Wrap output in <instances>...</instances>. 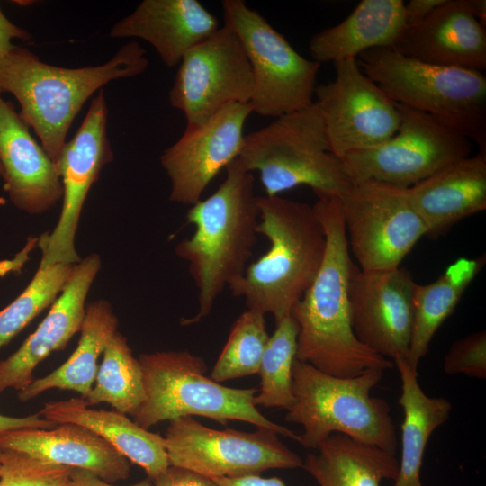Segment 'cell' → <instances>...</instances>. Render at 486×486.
Returning <instances> with one entry per match:
<instances>
[{"label":"cell","instance_id":"6da1fadb","mask_svg":"<svg viewBox=\"0 0 486 486\" xmlns=\"http://www.w3.org/2000/svg\"><path fill=\"white\" fill-rule=\"evenodd\" d=\"M313 210L326 235V251L313 283L294 304L298 325L296 359L338 377L394 366L363 345L350 318L348 284L354 263L342 216L341 199L319 195Z\"/></svg>","mask_w":486,"mask_h":486},{"label":"cell","instance_id":"7a4b0ae2","mask_svg":"<svg viewBox=\"0 0 486 486\" xmlns=\"http://www.w3.org/2000/svg\"><path fill=\"white\" fill-rule=\"evenodd\" d=\"M225 169L218 189L188 209L186 220L195 230L175 249L188 263L197 290L198 311L184 325L210 314L224 288L244 273L256 242L259 210L254 176L237 159Z\"/></svg>","mask_w":486,"mask_h":486},{"label":"cell","instance_id":"3957f363","mask_svg":"<svg viewBox=\"0 0 486 486\" xmlns=\"http://www.w3.org/2000/svg\"><path fill=\"white\" fill-rule=\"evenodd\" d=\"M148 65L146 50L136 40L124 44L104 64L78 68L50 65L27 48L15 46L0 61V93L16 98L21 118L57 164L85 103L110 81L140 75Z\"/></svg>","mask_w":486,"mask_h":486},{"label":"cell","instance_id":"277c9868","mask_svg":"<svg viewBox=\"0 0 486 486\" xmlns=\"http://www.w3.org/2000/svg\"><path fill=\"white\" fill-rule=\"evenodd\" d=\"M258 235L268 250L229 288L248 309L272 314L275 324L291 315L313 283L326 251V235L312 206L278 196H257Z\"/></svg>","mask_w":486,"mask_h":486},{"label":"cell","instance_id":"5b68a950","mask_svg":"<svg viewBox=\"0 0 486 486\" xmlns=\"http://www.w3.org/2000/svg\"><path fill=\"white\" fill-rule=\"evenodd\" d=\"M382 375V370L368 369L338 377L295 359L293 402L284 418L302 427L299 443L315 450L338 433L395 454L397 437L390 405L371 395Z\"/></svg>","mask_w":486,"mask_h":486},{"label":"cell","instance_id":"8992f818","mask_svg":"<svg viewBox=\"0 0 486 486\" xmlns=\"http://www.w3.org/2000/svg\"><path fill=\"white\" fill-rule=\"evenodd\" d=\"M236 159L247 172H259L268 197L306 185L316 196L342 198L355 184L331 152L315 101L245 135Z\"/></svg>","mask_w":486,"mask_h":486},{"label":"cell","instance_id":"52a82bcc","mask_svg":"<svg viewBox=\"0 0 486 486\" xmlns=\"http://www.w3.org/2000/svg\"><path fill=\"white\" fill-rule=\"evenodd\" d=\"M145 399L134 422L148 429L165 420L201 416L222 425L240 420L300 442V436L263 415L255 404L256 388H231L204 375V360L187 350L143 353L138 357Z\"/></svg>","mask_w":486,"mask_h":486},{"label":"cell","instance_id":"ba28073f","mask_svg":"<svg viewBox=\"0 0 486 486\" xmlns=\"http://www.w3.org/2000/svg\"><path fill=\"white\" fill-rule=\"evenodd\" d=\"M362 71L393 102L425 112L486 154V77L481 71L436 66L376 48L356 58Z\"/></svg>","mask_w":486,"mask_h":486},{"label":"cell","instance_id":"9c48e42d","mask_svg":"<svg viewBox=\"0 0 486 486\" xmlns=\"http://www.w3.org/2000/svg\"><path fill=\"white\" fill-rule=\"evenodd\" d=\"M224 24L240 40L249 62L253 112L277 118L313 102L320 64L298 53L257 11L243 0H223Z\"/></svg>","mask_w":486,"mask_h":486},{"label":"cell","instance_id":"30bf717a","mask_svg":"<svg viewBox=\"0 0 486 486\" xmlns=\"http://www.w3.org/2000/svg\"><path fill=\"white\" fill-rule=\"evenodd\" d=\"M396 104L400 123L387 141L345 155L353 182L375 180L410 188L443 167L470 157L472 141L432 116Z\"/></svg>","mask_w":486,"mask_h":486},{"label":"cell","instance_id":"8fae6325","mask_svg":"<svg viewBox=\"0 0 486 486\" xmlns=\"http://www.w3.org/2000/svg\"><path fill=\"white\" fill-rule=\"evenodd\" d=\"M164 436L169 465L210 479L260 475L269 469H297L302 459L273 430H218L193 417L169 421Z\"/></svg>","mask_w":486,"mask_h":486},{"label":"cell","instance_id":"7c38bea8","mask_svg":"<svg viewBox=\"0 0 486 486\" xmlns=\"http://www.w3.org/2000/svg\"><path fill=\"white\" fill-rule=\"evenodd\" d=\"M340 199L348 248L363 271L399 267L427 236L409 188L365 180L356 183Z\"/></svg>","mask_w":486,"mask_h":486},{"label":"cell","instance_id":"4fadbf2b","mask_svg":"<svg viewBox=\"0 0 486 486\" xmlns=\"http://www.w3.org/2000/svg\"><path fill=\"white\" fill-rule=\"evenodd\" d=\"M253 94V75L242 44L223 24L183 57L169 102L184 113L186 127H194L230 104H249Z\"/></svg>","mask_w":486,"mask_h":486},{"label":"cell","instance_id":"5bb4252c","mask_svg":"<svg viewBox=\"0 0 486 486\" xmlns=\"http://www.w3.org/2000/svg\"><path fill=\"white\" fill-rule=\"evenodd\" d=\"M335 78L314 92L331 152L338 158L391 139L400 123L388 95L360 68L356 58L333 63Z\"/></svg>","mask_w":486,"mask_h":486},{"label":"cell","instance_id":"9a60e30c","mask_svg":"<svg viewBox=\"0 0 486 486\" xmlns=\"http://www.w3.org/2000/svg\"><path fill=\"white\" fill-rule=\"evenodd\" d=\"M107 117L108 107L101 89L92 99L76 133L62 148L56 164L63 186L62 209L52 232L40 238L42 266L76 265L81 260L75 247L81 212L101 170L113 159Z\"/></svg>","mask_w":486,"mask_h":486},{"label":"cell","instance_id":"2e32d148","mask_svg":"<svg viewBox=\"0 0 486 486\" xmlns=\"http://www.w3.org/2000/svg\"><path fill=\"white\" fill-rule=\"evenodd\" d=\"M416 283L403 267L363 271L352 266L348 298L353 331L374 353L407 363Z\"/></svg>","mask_w":486,"mask_h":486},{"label":"cell","instance_id":"e0dca14e","mask_svg":"<svg viewBox=\"0 0 486 486\" xmlns=\"http://www.w3.org/2000/svg\"><path fill=\"white\" fill-rule=\"evenodd\" d=\"M252 112L250 103L232 104L202 124L185 127L160 156L170 180L171 202L192 206L202 199L220 171L239 155L244 126Z\"/></svg>","mask_w":486,"mask_h":486},{"label":"cell","instance_id":"ac0fdd59","mask_svg":"<svg viewBox=\"0 0 486 486\" xmlns=\"http://www.w3.org/2000/svg\"><path fill=\"white\" fill-rule=\"evenodd\" d=\"M101 268V257L93 253L74 266L72 274L47 316L11 356L0 360V393L21 391L33 380L36 366L51 353L63 350L80 331L86 300Z\"/></svg>","mask_w":486,"mask_h":486},{"label":"cell","instance_id":"d6986e66","mask_svg":"<svg viewBox=\"0 0 486 486\" xmlns=\"http://www.w3.org/2000/svg\"><path fill=\"white\" fill-rule=\"evenodd\" d=\"M13 103L0 93V166L12 203L31 215L41 214L63 196L56 164L29 130Z\"/></svg>","mask_w":486,"mask_h":486},{"label":"cell","instance_id":"ffe728a7","mask_svg":"<svg viewBox=\"0 0 486 486\" xmlns=\"http://www.w3.org/2000/svg\"><path fill=\"white\" fill-rule=\"evenodd\" d=\"M392 49L431 65L486 68L485 26L472 14L467 0H446L421 22L406 25Z\"/></svg>","mask_w":486,"mask_h":486},{"label":"cell","instance_id":"44dd1931","mask_svg":"<svg viewBox=\"0 0 486 486\" xmlns=\"http://www.w3.org/2000/svg\"><path fill=\"white\" fill-rule=\"evenodd\" d=\"M219 28L218 19L197 0H144L112 26L110 36L143 40L174 68Z\"/></svg>","mask_w":486,"mask_h":486},{"label":"cell","instance_id":"7402d4cb","mask_svg":"<svg viewBox=\"0 0 486 486\" xmlns=\"http://www.w3.org/2000/svg\"><path fill=\"white\" fill-rule=\"evenodd\" d=\"M0 451H14L48 463L80 468L112 483L130 476V461L100 436L73 423L51 429L20 428L0 434Z\"/></svg>","mask_w":486,"mask_h":486},{"label":"cell","instance_id":"603a6c76","mask_svg":"<svg viewBox=\"0 0 486 486\" xmlns=\"http://www.w3.org/2000/svg\"><path fill=\"white\" fill-rule=\"evenodd\" d=\"M427 236L437 238L454 225L486 209V154L454 162L409 188Z\"/></svg>","mask_w":486,"mask_h":486},{"label":"cell","instance_id":"cb8c5ba5","mask_svg":"<svg viewBox=\"0 0 486 486\" xmlns=\"http://www.w3.org/2000/svg\"><path fill=\"white\" fill-rule=\"evenodd\" d=\"M38 414L57 424L73 423L93 431L153 482L169 466L164 437L141 428L117 410L89 408L82 398L48 401Z\"/></svg>","mask_w":486,"mask_h":486},{"label":"cell","instance_id":"d4e9b609","mask_svg":"<svg viewBox=\"0 0 486 486\" xmlns=\"http://www.w3.org/2000/svg\"><path fill=\"white\" fill-rule=\"evenodd\" d=\"M406 27L401 0H363L341 22L315 33L309 51L321 64L356 58L376 48H393Z\"/></svg>","mask_w":486,"mask_h":486},{"label":"cell","instance_id":"484cf974","mask_svg":"<svg viewBox=\"0 0 486 486\" xmlns=\"http://www.w3.org/2000/svg\"><path fill=\"white\" fill-rule=\"evenodd\" d=\"M315 451L306 454L302 468L320 486H380L398 472L395 454L342 434L330 435Z\"/></svg>","mask_w":486,"mask_h":486},{"label":"cell","instance_id":"4316f807","mask_svg":"<svg viewBox=\"0 0 486 486\" xmlns=\"http://www.w3.org/2000/svg\"><path fill=\"white\" fill-rule=\"evenodd\" d=\"M118 326V318L108 301L95 300L88 304L73 354L56 370L19 391V400L27 402L50 389L75 391L86 399L94 383L99 357Z\"/></svg>","mask_w":486,"mask_h":486},{"label":"cell","instance_id":"83f0119b","mask_svg":"<svg viewBox=\"0 0 486 486\" xmlns=\"http://www.w3.org/2000/svg\"><path fill=\"white\" fill-rule=\"evenodd\" d=\"M401 381L398 400L403 411L401 453L394 486H422L420 470L428 442L452 411V403L443 397H431L422 390L418 373L404 360L393 362Z\"/></svg>","mask_w":486,"mask_h":486},{"label":"cell","instance_id":"f1b7e54d","mask_svg":"<svg viewBox=\"0 0 486 486\" xmlns=\"http://www.w3.org/2000/svg\"><path fill=\"white\" fill-rule=\"evenodd\" d=\"M485 255L462 257L452 263L432 283L416 284L413 292V328L407 364L418 373L431 340L444 321L454 312L462 296L485 265Z\"/></svg>","mask_w":486,"mask_h":486},{"label":"cell","instance_id":"f546056e","mask_svg":"<svg viewBox=\"0 0 486 486\" xmlns=\"http://www.w3.org/2000/svg\"><path fill=\"white\" fill-rule=\"evenodd\" d=\"M145 399L143 375L127 338L117 330L104 353L94 386L84 399L92 406L105 402L133 417Z\"/></svg>","mask_w":486,"mask_h":486},{"label":"cell","instance_id":"4dcf8cb0","mask_svg":"<svg viewBox=\"0 0 486 486\" xmlns=\"http://www.w3.org/2000/svg\"><path fill=\"white\" fill-rule=\"evenodd\" d=\"M265 347L258 372L256 407L288 409L293 402L292 365L296 359L298 325L292 316L278 322Z\"/></svg>","mask_w":486,"mask_h":486},{"label":"cell","instance_id":"1f68e13d","mask_svg":"<svg viewBox=\"0 0 486 486\" xmlns=\"http://www.w3.org/2000/svg\"><path fill=\"white\" fill-rule=\"evenodd\" d=\"M75 265L39 267L21 294L0 310V349L36 316L51 306L68 282Z\"/></svg>","mask_w":486,"mask_h":486},{"label":"cell","instance_id":"d6a6232c","mask_svg":"<svg viewBox=\"0 0 486 486\" xmlns=\"http://www.w3.org/2000/svg\"><path fill=\"white\" fill-rule=\"evenodd\" d=\"M265 316L250 309L239 315L213 366L212 380L220 383L257 374L269 338Z\"/></svg>","mask_w":486,"mask_h":486},{"label":"cell","instance_id":"836d02e7","mask_svg":"<svg viewBox=\"0 0 486 486\" xmlns=\"http://www.w3.org/2000/svg\"><path fill=\"white\" fill-rule=\"evenodd\" d=\"M72 468L25 454L2 451L0 486H64Z\"/></svg>","mask_w":486,"mask_h":486},{"label":"cell","instance_id":"e575fe53","mask_svg":"<svg viewBox=\"0 0 486 486\" xmlns=\"http://www.w3.org/2000/svg\"><path fill=\"white\" fill-rule=\"evenodd\" d=\"M443 369L448 375L485 379L486 331L473 332L455 340L444 356Z\"/></svg>","mask_w":486,"mask_h":486},{"label":"cell","instance_id":"d590c367","mask_svg":"<svg viewBox=\"0 0 486 486\" xmlns=\"http://www.w3.org/2000/svg\"><path fill=\"white\" fill-rule=\"evenodd\" d=\"M153 486H218L214 480L194 471L169 465L152 482Z\"/></svg>","mask_w":486,"mask_h":486},{"label":"cell","instance_id":"8d00e7d4","mask_svg":"<svg viewBox=\"0 0 486 486\" xmlns=\"http://www.w3.org/2000/svg\"><path fill=\"white\" fill-rule=\"evenodd\" d=\"M14 38L26 42L32 40V35L27 31L13 23L0 8V61L16 46L12 42Z\"/></svg>","mask_w":486,"mask_h":486},{"label":"cell","instance_id":"74e56055","mask_svg":"<svg viewBox=\"0 0 486 486\" xmlns=\"http://www.w3.org/2000/svg\"><path fill=\"white\" fill-rule=\"evenodd\" d=\"M57 423L40 417L38 413L25 417H11L0 414V434L20 428L51 429Z\"/></svg>","mask_w":486,"mask_h":486},{"label":"cell","instance_id":"f35d334b","mask_svg":"<svg viewBox=\"0 0 486 486\" xmlns=\"http://www.w3.org/2000/svg\"><path fill=\"white\" fill-rule=\"evenodd\" d=\"M446 0H410L404 4L406 25H414L428 18Z\"/></svg>","mask_w":486,"mask_h":486},{"label":"cell","instance_id":"ab89813d","mask_svg":"<svg viewBox=\"0 0 486 486\" xmlns=\"http://www.w3.org/2000/svg\"><path fill=\"white\" fill-rule=\"evenodd\" d=\"M64 486H115L94 475L93 472L80 468H72L68 481ZM128 486H153L150 479L142 480Z\"/></svg>","mask_w":486,"mask_h":486},{"label":"cell","instance_id":"60d3db41","mask_svg":"<svg viewBox=\"0 0 486 486\" xmlns=\"http://www.w3.org/2000/svg\"><path fill=\"white\" fill-rule=\"evenodd\" d=\"M213 480L218 486H286L281 478H264L260 475H247L237 478H218Z\"/></svg>","mask_w":486,"mask_h":486},{"label":"cell","instance_id":"b9f144b4","mask_svg":"<svg viewBox=\"0 0 486 486\" xmlns=\"http://www.w3.org/2000/svg\"><path fill=\"white\" fill-rule=\"evenodd\" d=\"M467 4L472 14L483 26L486 25V1L485 0H467Z\"/></svg>","mask_w":486,"mask_h":486},{"label":"cell","instance_id":"7bdbcfd3","mask_svg":"<svg viewBox=\"0 0 486 486\" xmlns=\"http://www.w3.org/2000/svg\"><path fill=\"white\" fill-rule=\"evenodd\" d=\"M2 451H0V464H1Z\"/></svg>","mask_w":486,"mask_h":486},{"label":"cell","instance_id":"ee69618b","mask_svg":"<svg viewBox=\"0 0 486 486\" xmlns=\"http://www.w3.org/2000/svg\"><path fill=\"white\" fill-rule=\"evenodd\" d=\"M0 175H1V166H0Z\"/></svg>","mask_w":486,"mask_h":486}]
</instances>
